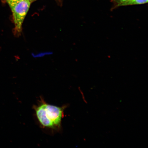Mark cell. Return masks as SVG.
<instances>
[{
	"label": "cell",
	"instance_id": "3957f363",
	"mask_svg": "<svg viewBox=\"0 0 148 148\" xmlns=\"http://www.w3.org/2000/svg\"><path fill=\"white\" fill-rule=\"evenodd\" d=\"M148 0H129L121 5V6L145 4L148 3Z\"/></svg>",
	"mask_w": 148,
	"mask_h": 148
},
{
	"label": "cell",
	"instance_id": "277c9868",
	"mask_svg": "<svg viewBox=\"0 0 148 148\" xmlns=\"http://www.w3.org/2000/svg\"><path fill=\"white\" fill-rule=\"evenodd\" d=\"M129 0H112V10H113L119 7H121V5Z\"/></svg>",
	"mask_w": 148,
	"mask_h": 148
},
{
	"label": "cell",
	"instance_id": "7a4b0ae2",
	"mask_svg": "<svg viewBox=\"0 0 148 148\" xmlns=\"http://www.w3.org/2000/svg\"><path fill=\"white\" fill-rule=\"evenodd\" d=\"M31 3V0H21L8 3L13 16L15 31L18 35L21 34L23 21L28 12Z\"/></svg>",
	"mask_w": 148,
	"mask_h": 148
},
{
	"label": "cell",
	"instance_id": "5b68a950",
	"mask_svg": "<svg viewBox=\"0 0 148 148\" xmlns=\"http://www.w3.org/2000/svg\"><path fill=\"white\" fill-rule=\"evenodd\" d=\"M5 1H6L7 3H10L14 2L21 1V0H5Z\"/></svg>",
	"mask_w": 148,
	"mask_h": 148
},
{
	"label": "cell",
	"instance_id": "6da1fadb",
	"mask_svg": "<svg viewBox=\"0 0 148 148\" xmlns=\"http://www.w3.org/2000/svg\"><path fill=\"white\" fill-rule=\"evenodd\" d=\"M66 106L58 107L46 103L42 98L33 108L39 123L43 128L60 130Z\"/></svg>",
	"mask_w": 148,
	"mask_h": 148
}]
</instances>
